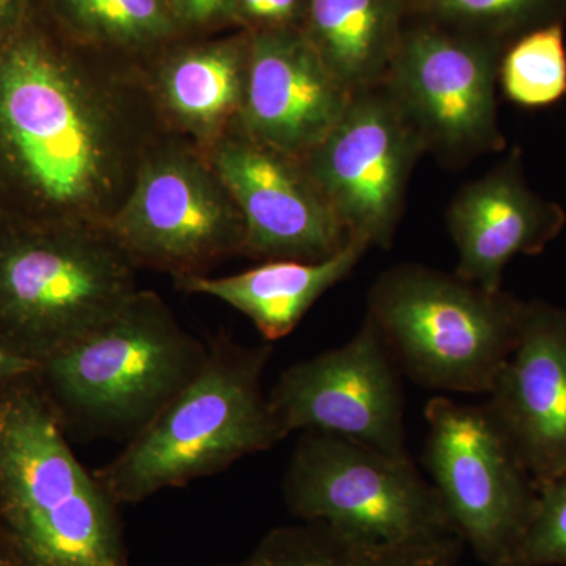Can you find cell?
Here are the masks:
<instances>
[{"label":"cell","instance_id":"28","mask_svg":"<svg viewBox=\"0 0 566 566\" xmlns=\"http://www.w3.org/2000/svg\"><path fill=\"white\" fill-rule=\"evenodd\" d=\"M39 370V365L0 344V385L17 381Z\"/></svg>","mask_w":566,"mask_h":566},{"label":"cell","instance_id":"24","mask_svg":"<svg viewBox=\"0 0 566 566\" xmlns=\"http://www.w3.org/2000/svg\"><path fill=\"white\" fill-rule=\"evenodd\" d=\"M512 566H566V474L536 485L534 515Z\"/></svg>","mask_w":566,"mask_h":566},{"label":"cell","instance_id":"19","mask_svg":"<svg viewBox=\"0 0 566 566\" xmlns=\"http://www.w3.org/2000/svg\"><path fill=\"white\" fill-rule=\"evenodd\" d=\"M406 14L405 0H305L301 29L335 80L354 95L385 82Z\"/></svg>","mask_w":566,"mask_h":566},{"label":"cell","instance_id":"25","mask_svg":"<svg viewBox=\"0 0 566 566\" xmlns=\"http://www.w3.org/2000/svg\"><path fill=\"white\" fill-rule=\"evenodd\" d=\"M181 32L243 22L237 0H166Z\"/></svg>","mask_w":566,"mask_h":566},{"label":"cell","instance_id":"23","mask_svg":"<svg viewBox=\"0 0 566 566\" xmlns=\"http://www.w3.org/2000/svg\"><path fill=\"white\" fill-rule=\"evenodd\" d=\"M565 25L521 36L499 63V87L510 103L526 109L553 106L566 96Z\"/></svg>","mask_w":566,"mask_h":566},{"label":"cell","instance_id":"10","mask_svg":"<svg viewBox=\"0 0 566 566\" xmlns=\"http://www.w3.org/2000/svg\"><path fill=\"white\" fill-rule=\"evenodd\" d=\"M504 51L416 21L406 25L382 87L424 148L447 169L506 150L497 115Z\"/></svg>","mask_w":566,"mask_h":566},{"label":"cell","instance_id":"11","mask_svg":"<svg viewBox=\"0 0 566 566\" xmlns=\"http://www.w3.org/2000/svg\"><path fill=\"white\" fill-rule=\"evenodd\" d=\"M424 148L381 85L354 93L340 120L303 163L349 237L392 248Z\"/></svg>","mask_w":566,"mask_h":566},{"label":"cell","instance_id":"1","mask_svg":"<svg viewBox=\"0 0 566 566\" xmlns=\"http://www.w3.org/2000/svg\"><path fill=\"white\" fill-rule=\"evenodd\" d=\"M167 133L144 66L24 28L0 43V182L35 226L106 229Z\"/></svg>","mask_w":566,"mask_h":566},{"label":"cell","instance_id":"6","mask_svg":"<svg viewBox=\"0 0 566 566\" xmlns=\"http://www.w3.org/2000/svg\"><path fill=\"white\" fill-rule=\"evenodd\" d=\"M137 268L104 227L39 226L0 244V344L36 365L139 292Z\"/></svg>","mask_w":566,"mask_h":566},{"label":"cell","instance_id":"13","mask_svg":"<svg viewBox=\"0 0 566 566\" xmlns=\"http://www.w3.org/2000/svg\"><path fill=\"white\" fill-rule=\"evenodd\" d=\"M203 153L243 216V255L323 262L353 240L303 159L253 139L237 123Z\"/></svg>","mask_w":566,"mask_h":566},{"label":"cell","instance_id":"20","mask_svg":"<svg viewBox=\"0 0 566 566\" xmlns=\"http://www.w3.org/2000/svg\"><path fill=\"white\" fill-rule=\"evenodd\" d=\"M464 542L387 545L319 523L270 532L248 557L222 566H461Z\"/></svg>","mask_w":566,"mask_h":566},{"label":"cell","instance_id":"2","mask_svg":"<svg viewBox=\"0 0 566 566\" xmlns=\"http://www.w3.org/2000/svg\"><path fill=\"white\" fill-rule=\"evenodd\" d=\"M117 505L71 452L46 397L0 398V523L18 566H128Z\"/></svg>","mask_w":566,"mask_h":566},{"label":"cell","instance_id":"17","mask_svg":"<svg viewBox=\"0 0 566 566\" xmlns=\"http://www.w3.org/2000/svg\"><path fill=\"white\" fill-rule=\"evenodd\" d=\"M251 32L158 55L145 69L167 132L207 151L243 107Z\"/></svg>","mask_w":566,"mask_h":566},{"label":"cell","instance_id":"7","mask_svg":"<svg viewBox=\"0 0 566 566\" xmlns=\"http://www.w3.org/2000/svg\"><path fill=\"white\" fill-rule=\"evenodd\" d=\"M294 515L387 545L461 538L411 458L323 431H303L283 479ZM463 539V538H461Z\"/></svg>","mask_w":566,"mask_h":566},{"label":"cell","instance_id":"9","mask_svg":"<svg viewBox=\"0 0 566 566\" xmlns=\"http://www.w3.org/2000/svg\"><path fill=\"white\" fill-rule=\"evenodd\" d=\"M423 463L464 545L486 566H512L536 483L485 403L436 395L424 405Z\"/></svg>","mask_w":566,"mask_h":566},{"label":"cell","instance_id":"3","mask_svg":"<svg viewBox=\"0 0 566 566\" xmlns=\"http://www.w3.org/2000/svg\"><path fill=\"white\" fill-rule=\"evenodd\" d=\"M271 354V345L249 348L223 335L211 342L199 375L96 472L107 494L139 504L283 441L262 387Z\"/></svg>","mask_w":566,"mask_h":566},{"label":"cell","instance_id":"8","mask_svg":"<svg viewBox=\"0 0 566 566\" xmlns=\"http://www.w3.org/2000/svg\"><path fill=\"white\" fill-rule=\"evenodd\" d=\"M106 229L136 268L174 279L244 252L243 216L229 189L207 155L172 133L145 155Z\"/></svg>","mask_w":566,"mask_h":566},{"label":"cell","instance_id":"12","mask_svg":"<svg viewBox=\"0 0 566 566\" xmlns=\"http://www.w3.org/2000/svg\"><path fill=\"white\" fill-rule=\"evenodd\" d=\"M268 403L285 438L323 431L408 457L400 370L367 316L345 345L285 368Z\"/></svg>","mask_w":566,"mask_h":566},{"label":"cell","instance_id":"26","mask_svg":"<svg viewBox=\"0 0 566 566\" xmlns=\"http://www.w3.org/2000/svg\"><path fill=\"white\" fill-rule=\"evenodd\" d=\"M244 21L260 22L256 28L301 25L305 0H238Z\"/></svg>","mask_w":566,"mask_h":566},{"label":"cell","instance_id":"18","mask_svg":"<svg viewBox=\"0 0 566 566\" xmlns=\"http://www.w3.org/2000/svg\"><path fill=\"white\" fill-rule=\"evenodd\" d=\"M370 245L353 238L323 262L270 260L243 273L175 277L181 292L203 294L248 316L266 340L292 334L312 305L352 273Z\"/></svg>","mask_w":566,"mask_h":566},{"label":"cell","instance_id":"14","mask_svg":"<svg viewBox=\"0 0 566 566\" xmlns=\"http://www.w3.org/2000/svg\"><path fill=\"white\" fill-rule=\"evenodd\" d=\"M352 96L301 25L252 29L237 125L253 139L303 158L340 120Z\"/></svg>","mask_w":566,"mask_h":566},{"label":"cell","instance_id":"4","mask_svg":"<svg viewBox=\"0 0 566 566\" xmlns=\"http://www.w3.org/2000/svg\"><path fill=\"white\" fill-rule=\"evenodd\" d=\"M527 305L455 271L401 263L378 275L365 316L400 374L430 389L488 395L520 340Z\"/></svg>","mask_w":566,"mask_h":566},{"label":"cell","instance_id":"5","mask_svg":"<svg viewBox=\"0 0 566 566\" xmlns=\"http://www.w3.org/2000/svg\"><path fill=\"white\" fill-rule=\"evenodd\" d=\"M208 353L161 296L139 290L39 370L71 422L96 434L134 436L199 375Z\"/></svg>","mask_w":566,"mask_h":566},{"label":"cell","instance_id":"21","mask_svg":"<svg viewBox=\"0 0 566 566\" xmlns=\"http://www.w3.org/2000/svg\"><path fill=\"white\" fill-rule=\"evenodd\" d=\"M73 40L147 69L181 31L166 0H51Z\"/></svg>","mask_w":566,"mask_h":566},{"label":"cell","instance_id":"22","mask_svg":"<svg viewBox=\"0 0 566 566\" xmlns=\"http://www.w3.org/2000/svg\"><path fill=\"white\" fill-rule=\"evenodd\" d=\"M406 13L505 52L521 36L566 22V0H405Z\"/></svg>","mask_w":566,"mask_h":566},{"label":"cell","instance_id":"15","mask_svg":"<svg viewBox=\"0 0 566 566\" xmlns=\"http://www.w3.org/2000/svg\"><path fill=\"white\" fill-rule=\"evenodd\" d=\"M538 483L566 474V308L528 301L520 340L485 401Z\"/></svg>","mask_w":566,"mask_h":566},{"label":"cell","instance_id":"27","mask_svg":"<svg viewBox=\"0 0 566 566\" xmlns=\"http://www.w3.org/2000/svg\"><path fill=\"white\" fill-rule=\"evenodd\" d=\"M31 0H0V43L24 28Z\"/></svg>","mask_w":566,"mask_h":566},{"label":"cell","instance_id":"16","mask_svg":"<svg viewBox=\"0 0 566 566\" xmlns=\"http://www.w3.org/2000/svg\"><path fill=\"white\" fill-rule=\"evenodd\" d=\"M446 218L458 251L455 273L490 290L504 289L515 256L545 252L566 226L564 207L528 185L517 145L455 193Z\"/></svg>","mask_w":566,"mask_h":566},{"label":"cell","instance_id":"29","mask_svg":"<svg viewBox=\"0 0 566 566\" xmlns=\"http://www.w3.org/2000/svg\"><path fill=\"white\" fill-rule=\"evenodd\" d=\"M0 566H3L2 553H0Z\"/></svg>","mask_w":566,"mask_h":566}]
</instances>
